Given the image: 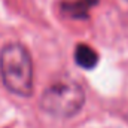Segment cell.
Returning <instances> with one entry per match:
<instances>
[{"label": "cell", "mask_w": 128, "mask_h": 128, "mask_svg": "<svg viewBox=\"0 0 128 128\" xmlns=\"http://www.w3.org/2000/svg\"><path fill=\"white\" fill-rule=\"evenodd\" d=\"M3 85L12 94L28 97L33 92V66L27 49L20 43H8L0 52Z\"/></svg>", "instance_id": "6da1fadb"}, {"label": "cell", "mask_w": 128, "mask_h": 128, "mask_svg": "<svg viewBox=\"0 0 128 128\" xmlns=\"http://www.w3.org/2000/svg\"><path fill=\"white\" fill-rule=\"evenodd\" d=\"M39 104L48 115L70 118L85 104V92L82 86L73 80H58L43 91Z\"/></svg>", "instance_id": "7a4b0ae2"}, {"label": "cell", "mask_w": 128, "mask_h": 128, "mask_svg": "<svg viewBox=\"0 0 128 128\" xmlns=\"http://www.w3.org/2000/svg\"><path fill=\"white\" fill-rule=\"evenodd\" d=\"M97 3V0H74L63 3V14L70 18H86L90 9Z\"/></svg>", "instance_id": "3957f363"}, {"label": "cell", "mask_w": 128, "mask_h": 128, "mask_svg": "<svg viewBox=\"0 0 128 128\" xmlns=\"http://www.w3.org/2000/svg\"><path fill=\"white\" fill-rule=\"evenodd\" d=\"M74 61L82 68H94L98 63V54L91 46L80 43L74 49Z\"/></svg>", "instance_id": "277c9868"}]
</instances>
